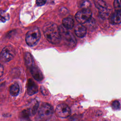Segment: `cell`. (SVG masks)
I'll list each match as a JSON object with an SVG mask.
<instances>
[{
    "mask_svg": "<svg viewBox=\"0 0 121 121\" xmlns=\"http://www.w3.org/2000/svg\"><path fill=\"white\" fill-rule=\"evenodd\" d=\"M31 113V110L29 109L24 110L21 113V117L24 119H27L30 116Z\"/></svg>",
    "mask_w": 121,
    "mask_h": 121,
    "instance_id": "16",
    "label": "cell"
},
{
    "mask_svg": "<svg viewBox=\"0 0 121 121\" xmlns=\"http://www.w3.org/2000/svg\"><path fill=\"white\" fill-rule=\"evenodd\" d=\"M38 91V86L36 84L32 79H29L27 84V93L29 95H32Z\"/></svg>",
    "mask_w": 121,
    "mask_h": 121,
    "instance_id": "8",
    "label": "cell"
},
{
    "mask_svg": "<svg viewBox=\"0 0 121 121\" xmlns=\"http://www.w3.org/2000/svg\"><path fill=\"white\" fill-rule=\"evenodd\" d=\"M40 37L41 33L39 28L35 27L28 31L26 34V43L28 45L34 46L38 43Z\"/></svg>",
    "mask_w": 121,
    "mask_h": 121,
    "instance_id": "3",
    "label": "cell"
},
{
    "mask_svg": "<svg viewBox=\"0 0 121 121\" xmlns=\"http://www.w3.org/2000/svg\"><path fill=\"white\" fill-rule=\"evenodd\" d=\"M9 19V14L5 11L1 10L0 11V20L2 22H5Z\"/></svg>",
    "mask_w": 121,
    "mask_h": 121,
    "instance_id": "15",
    "label": "cell"
},
{
    "mask_svg": "<svg viewBox=\"0 0 121 121\" xmlns=\"http://www.w3.org/2000/svg\"><path fill=\"white\" fill-rule=\"evenodd\" d=\"M53 108L46 103H42L38 111L37 118L39 121H47L53 114Z\"/></svg>",
    "mask_w": 121,
    "mask_h": 121,
    "instance_id": "2",
    "label": "cell"
},
{
    "mask_svg": "<svg viewBox=\"0 0 121 121\" xmlns=\"http://www.w3.org/2000/svg\"><path fill=\"white\" fill-rule=\"evenodd\" d=\"M91 4L90 2L87 0H83L81 4V8L82 9H90Z\"/></svg>",
    "mask_w": 121,
    "mask_h": 121,
    "instance_id": "17",
    "label": "cell"
},
{
    "mask_svg": "<svg viewBox=\"0 0 121 121\" xmlns=\"http://www.w3.org/2000/svg\"><path fill=\"white\" fill-rule=\"evenodd\" d=\"M74 31L77 36L79 37H83L86 33V28L81 24H78L76 26Z\"/></svg>",
    "mask_w": 121,
    "mask_h": 121,
    "instance_id": "11",
    "label": "cell"
},
{
    "mask_svg": "<svg viewBox=\"0 0 121 121\" xmlns=\"http://www.w3.org/2000/svg\"><path fill=\"white\" fill-rule=\"evenodd\" d=\"M92 17V12L90 9H82L75 15V18L79 24H84L90 20Z\"/></svg>",
    "mask_w": 121,
    "mask_h": 121,
    "instance_id": "4",
    "label": "cell"
},
{
    "mask_svg": "<svg viewBox=\"0 0 121 121\" xmlns=\"http://www.w3.org/2000/svg\"><path fill=\"white\" fill-rule=\"evenodd\" d=\"M60 30L61 36L63 39L65 43L69 47H74L76 43V40L74 35L65 29H62Z\"/></svg>",
    "mask_w": 121,
    "mask_h": 121,
    "instance_id": "6",
    "label": "cell"
},
{
    "mask_svg": "<svg viewBox=\"0 0 121 121\" xmlns=\"http://www.w3.org/2000/svg\"><path fill=\"white\" fill-rule=\"evenodd\" d=\"M109 21L111 24H118L121 23V9L116 10L110 17Z\"/></svg>",
    "mask_w": 121,
    "mask_h": 121,
    "instance_id": "10",
    "label": "cell"
},
{
    "mask_svg": "<svg viewBox=\"0 0 121 121\" xmlns=\"http://www.w3.org/2000/svg\"><path fill=\"white\" fill-rule=\"evenodd\" d=\"M113 7L116 10L121 9V0H114L113 1Z\"/></svg>",
    "mask_w": 121,
    "mask_h": 121,
    "instance_id": "18",
    "label": "cell"
},
{
    "mask_svg": "<svg viewBox=\"0 0 121 121\" xmlns=\"http://www.w3.org/2000/svg\"><path fill=\"white\" fill-rule=\"evenodd\" d=\"M25 60L27 67L30 68L34 66V61L31 55L29 52H26L25 55Z\"/></svg>",
    "mask_w": 121,
    "mask_h": 121,
    "instance_id": "14",
    "label": "cell"
},
{
    "mask_svg": "<svg viewBox=\"0 0 121 121\" xmlns=\"http://www.w3.org/2000/svg\"><path fill=\"white\" fill-rule=\"evenodd\" d=\"M46 0H36V3L38 6H43L45 4Z\"/></svg>",
    "mask_w": 121,
    "mask_h": 121,
    "instance_id": "20",
    "label": "cell"
},
{
    "mask_svg": "<svg viewBox=\"0 0 121 121\" xmlns=\"http://www.w3.org/2000/svg\"><path fill=\"white\" fill-rule=\"evenodd\" d=\"M30 72L34 78L37 81H41L43 78V76L40 69L36 66H33L30 68Z\"/></svg>",
    "mask_w": 121,
    "mask_h": 121,
    "instance_id": "9",
    "label": "cell"
},
{
    "mask_svg": "<svg viewBox=\"0 0 121 121\" xmlns=\"http://www.w3.org/2000/svg\"><path fill=\"white\" fill-rule=\"evenodd\" d=\"M112 106L115 110L118 109L120 107V103L118 100H114L112 103Z\"/></svg>",
    "mask_w": 121,
    "mask_h": 121,
    "instance_id": "19",
    "label": "cell"
},
{
    "mask_svg": "<svg viewBox=\"0 0 121 121\" xmlns=\"http://www.w3.org/2000/svg\"><path fill=\"white\" fill-rule=\"evenodd\" d=\"M15 54L14 48L11 46H7L2 49L0 53V58L4 62H9L13 59Z\"/></svg>",
    "mask_w": 121,
    "mask_h": 121,
    "instance_id": "5",
    "label": "cell"
},
{
    "mask_svg": "<svg viewBox=\"0 0 121 121\" xmlns=\"http://www.w3.org/2000/svg\"><path fill=\"white\" fill-rule=\"evenodd\" d=\"M62 25L67 29H71L74 25V19L71 17H67L63 19Z\"/></svg>",
    "mask_w": 121,
    "mask_h": 121,
    "instance_id": "12",
    "label": "cell"
},
{
    "mask_svg": "<svg viewBox=\"0 0 121 121\" xmlns=\"http://www.w3.org/2000/svg\"><path fill=\"white\" fill-rule=\"evenodd\" d=\"M0 76H2V74H3V68L2 65H0Z\"/></svg>",
    "mask_w": 121,
    "mask_h": 121,
    "instance_id": "21",
    "label": "cell"
},
{
    "mask_svg": "<svg viewBox=\"0 0 121 121\" xmlns=\"http://www.w3.org/2000/svg\"><path fill=\"white\" fill-rule=\"evenodd\" d=\"M43 31L44 36L49 42L54 44L59 43L61 38L60 30L56 24L46 23L43 26Z\"/></svg>",
    "mask_w": 121,
    "mask_h": 121,
    "instance_id": "1",
    "label": "cell"
},
{
    "mask_svg": "<svg viewBox=\"0 0 121 121\" xmlns=\"http://www.w3.org/2000/svg\"><path fill=\"white\" fill-rule=\"evenodd\" d=\"M19 92V87L18 85L15 83L12 84L9 88V93L13 96H16L18 95Z\"/></svg>",
    "mask_w": 121,
    "mask_h": 121,
    "instance_id": "13",
    "label": "cell"
},
{
    "mask_svg": "<svg viewBox=\"0 0 121 121\" xmlns=\"http://www.w3.org/2000/svg\"><path fill=\"white\" fill-rule=\"evenodd\" d=\"M55 112L58 116L62 118H66L69 116L71 110L69 107L66 104H58L55 109Z\"/></svg>",
    "mask_w": 121,
    "mask_h": 121,
    "instance_id": "7",
    "label": "cell"
}]
</instances>
